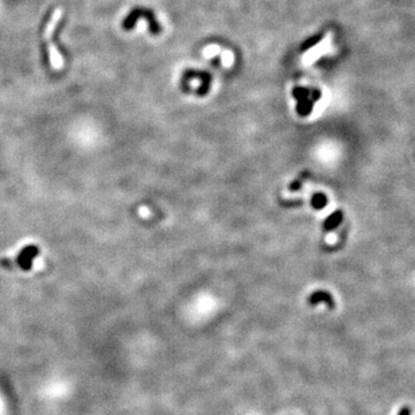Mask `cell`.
I'll return each instance as SVG.
<instances>
[{
	"mask_svg": "<svg viewBox=\"0 0 415 415\" xmlns=\"http://www.w3.org/2000/svg\"><path fill=\"white\" fill-rule=\"evenodd\" d=\"M63 16V8H57L55 12L52 13L51 19L49 20V22L46 23L45 29H44V39L45 42L49 44V56H50V62H51V66L55 69H60L64 66V60L63 57L60 55V52L57 49V46L53 44L52 42V36L56 33L57 24L62 19Z\"/></svg>",
	"mask_w": 415,
	"mask_h": 415,
	"instance_id": "1",
	"label": "cell"
},
{
	"mask_svg": "<svg viewBox=\"0 0 415 415\" xmlns=\"http://www.w3.org/2000/svg\"><path fill=\"white\" fill-rule=\"evenodd\" d=\"M330 41H331V37H330V36H328V37L325 38L324 41H322L320 44L316 45V48L311 49L310 51L306 55V58H305L306 62H309V63L314 62V60L316 59L318 56L327 51L329 46H330Z\"/></svg>",
	"mask_w": 415,
	"mask_h": 415,
	"instance_id": "2",
	"label": "cell"
},
{
	"mask_svg": "<svg viewBox=\"0 0 415 415\" xmlns=\"http://www.w3.org/2000/svg\"><path fill=\"white\" fill-rule=\"evenodd\" d=\"M323 301L329 306V308H334L335 307V301L334 298L329 294L327 292H316L314 294H311L309 299L310 305H316V303Z\"/></svg>",
	"mask_w": 415,
	"mask_h": 415,
	"instance_id": "3",
	"label": "cell"
},
{
	"mask_svg": "<svg viewBox=\"0 0 415 415\" xmlns=\"http://www.w3.org/2000/svg\"><path fill=\"white\" fill-rule=\"evenodd\" d=\"M343 220V212L342 211H336V212L328 218L327 223H325V227L331 230V228L337 227L339 224L342 223Z\"/></svg>",
	"mask_w": 415,
	"mask_h": 415,
	"instance_id": "4",
	"label": "cell"
},
{
	"mask_svg": "<svg viewBox=\"0 0 415 415\" xmlns=\"http://www.w3.org/2000/svg\"><path fill=\"white\" fill-rule=\"evenodd\" d=\"M313 205L316 208L325 207V206H327V199H325L324 195H321V194L315 195L314 199H313Z\"/></svg>",
	"mask_w": 415,
	"mask_h": 415,
	"instance_id": "5",
	"label": "cell"
},
{
	"mask_svg": "<svg viewBox=\"0 0 415 415\" xmlns=\"http://www.w3.org/2000/svg\"><path fill=\"white\" fill-rule=\"evenodd\" d=\"M410 414H411L410 410L407 409V407H404V409H403L402 411H400L398 415H410Z\"/></svg>",
	"mask_w": 415,
	"mask_h": 415,
	"instance_id": "6",
	"label": "cell"
}]
</instances>
